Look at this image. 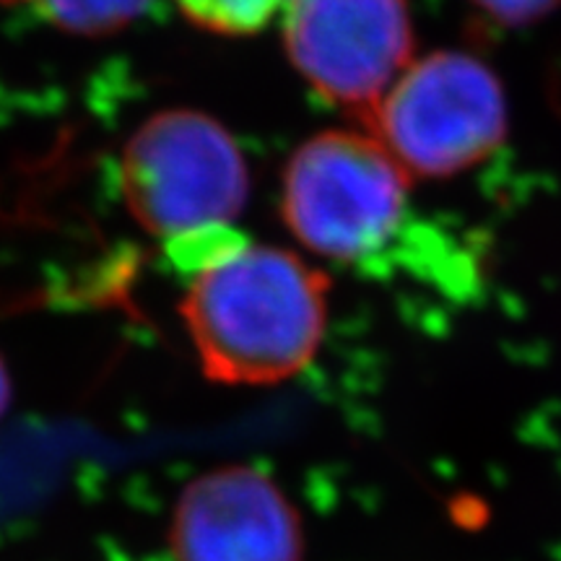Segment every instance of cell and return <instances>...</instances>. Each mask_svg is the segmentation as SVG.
Instances as JSON below:
<instances>
[{
    "instance_id": "cell-1",
    "label": "cell",
    "mask_w": 561,
    "mask_h": 561,
    "mask_svg": "<svg viewBox=\"0 0 561 561\" xmlns=\"http://www.w3.org/2000/svg\"><path fill=\"white\" fill-rule=\"evenodd\" d=\"M331 280L294 252L248 244L193 276L180 314L208 380L276 385L318 354Z\"/></svg>"
},
{
    "instance_id": "cell-2",
    "label": "cell",
    "mask_w": 561,
    "mask_h": 561,
    "mask_svg": "<svg viewBox=\"0 0 561 561\" xmlns=\"http://www.w3.org/2000/svg\"><path fill=\"white\" fill-rule=\"evenodd\" d=\"M411 178L369 133L328 130L301 144L284 172L280 214L307 250L371 261L396 240Z\"/></svg>"
},
{
    "instance_id": "cell-3",
    "label": "cell",
    "mask_w": 561,
    "mask_h": 561,
    "mask_svg": "<svg viewBox=\"0 0 561 561\" xmlns=\"http://www.w3.org/2000/svg\"><path fill=\"white\" fill-rule=\"evenodd\" d=\"M409 178H453L507 136V96L486 62L442 50L411 62L364 121Z\"/></svg>"
},
{
    "instance_id": "cell-4",
    "label": "cell",
    "mask_w": 561,
    "mask_h": 561,
    "mask_svg": "<svg viewBox=\"0 0 561 561\" xmlns=\"http://www.w3.org/2000/svg\"><path fill=\"white\" fill-rule=\"evenodd\" d=\"M121 187L140 227L174 237L240 216L250 172L221 123L195 110H167L149 117L125 144Z\"/></svg>"
},
{
    "instance_id": "cell-5",
    "label": "cell",
    "mask_w": 561,
    "mask_h": 561,
    "mask_svg": "<svg viewBox=\"0 0 561 561\" xmlns=\"http://www.w3.org/2000/svg\"><path fill=\"white\" fill-rule=\"evenodd\" d=\"M409 0H289L284 47L320 100L359 117L375 112L413 58Z\"/></svg>"
},
{
    "instance_id": "cell-6",
    "label": "cell",
    "mask_w": 561,
    "mask_h": 561,
    "mask_svg": "<svg viewBox=\"0 0 561 561\" xmlns=\"http://www.w3.org/2000/svg\"><path fill=\"white\" fill-rule=\"evenodd\" d=\"M178 561H301L299 512L268 476L224 466L187 483L172 520Z\"/></svg>"
},
{
    "instance_id": "cell-7",
    "label": "cell",
    "mask_w": 561,
    "mask_h": 561,
    "mask_svg": "<svg viewBox=\"0 0 561 561\" xmlns=\"http://www.w3.org/2000/svg\"><path fill=\"white\" fill-rule=\"evenodd\" d=\"M34 3L66 32L102 37L138 21L153 0H34Z\"/></svg>"
},
{
    "instance_id": "cell-8",
    "label": "cell",
    "mask_w": 561,
    "mask_h": 561,
    "mask_svg": "<svg viewBox=\"0 0 561 561\" xmlns=\"http://www.w3.org/2000/svg\"><path fill=\"white\" fill-rule=\"evenodd\" d=\"M286 3L289 0H178L195 26L231 37L261 32Z\"/></svg>"
},
{
    "instance_id": "cell-9",
    "label": "cell",
    "mask_w": 561,
    "mask_h": 561,
    "mask_svg": "<svg viewBox=\"0 0 561 561\" xmlns=\"http://www.w3.org/2000/svg\"><path fill=\"white\" fill-rule=\"evenodd\" d=\"M248 244V237L231 229L229 224H210V227L167 237V257L178 271L198 276L201 271L234 257Z\"/></svg>"
},
{
    "instance_id": "cell-10",
    "label": "cell",
    "mask_w": 561,
    "mask_h": 561,
    "mask_svg": "<svg viewBox=\"0 0 561 561\" xmlns=\"http://www.w3.org/2000/svg\"><path fill=\"white\" fill-rule=\"evenodd\" d=\"M471 3L500 24L523 26L549 16L553 9H559L561 0H471Z\"/></svg>"
},
{
    "instance_id": "cell-11",
    "label": "cell",
    "mask_w": 561,
    "mask_h": 561,
    "mask_svg": "<svg viewBox=\"0 0 561 561\" xmlns=\"http://www.w3.org/2000/svg\"><path fill=\"white\" fill-rule=\"evenodd\" d=\"M11 401V382H9V371H5L3 362H0V416H3L5 409H9Z\"/></svg>"
}]
</instances>
